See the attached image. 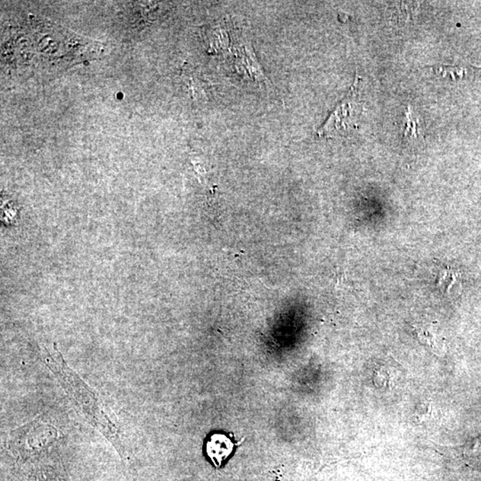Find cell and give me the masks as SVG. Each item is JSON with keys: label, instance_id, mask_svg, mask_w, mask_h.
Returning <instances> with one entry per match:
<instances>
[{"label": "cell", "instance_id": "6da1fadb", "mask_svg": "<svg viewBox=\"0 0 481 481\" xmlns=\"http://www.w3.org/2000/svg\"><path fill=\"white\" fill-rule=\"evenodd\" d=\"M45 364L55 374L63 390L69 400L74 404L76 409L88 420L89 425L100 432L119 452L120 457L125 454L120 437L119 426L109 409L86 382L79 377L77 372L66 364L58 350L56 354L45 350Z\"/></svg>", "mask_w": 481, "mask_h": 481}, {"label": "cell", "instance_id": "7a4b0ae2", "mask_svg": "<svg viewBox=\"0 0 481 481\" xmlns=\"http://www.w3.org/2000/svg\"><path fill=\"white\" fill-rule=\"evenodd\" d=\"M57 435L55 427L37 419L12 432L9 447L21 457H33L52 447Z\"/></svg>", "mask_w": 481, "mask_h": 481}, {"label": "cell", "instance_id": "3957f363", "mask_svg": "<svg viewBox=\"0 0 481 481\" xmlns=\"http://www.w3.org/2000/svg\"><path fill=\"white\" fill-rule=\"evenodd\" d=\"M359 79L356 74L354 84L348 93L338 103L326 123L318 129L317 135L320 138L342 135L356 127L362 109L359 101Z\"/></svg>", "mask_w": 481, "mask_h": 481}, {"label": "cell", "instance_id": "277c9868", "mask_svg": "<svg viewBox=\"0 0 481 481\" xmlns=\"http://www.w3.org/2000/svg\"><path fill=\"white\" fill-rule=\"evenodd\" d=\"M235 443L223 433L210 435L206 443V453L216 467H221L234 451Z\"/></svg>", "mask_w": 481, "mask_h": 481}, {"label": "cell", "instance_id": "5b68a950", "mask_svg": "<svg viewBox=\"0 0 481 481\" xmlns=\"http://www.w3.org/2000/svg\"><path fill=\"white\" fill-rule=\"evenodd\" d=\"M417 337L423 345L432 350L434 354L442 356L445 352L444 340L439 336L438 330L432 324H419L415 326Z\"/></svg>", "mask_w": 481, "mask_h": 481}, {"label": "cell", "instance_id": "8992f818", "mask_svg": "<svg viewBox=\"0 0 481 481\" xmlns=\"http://www.w3.org/2000/svg\"><path fill=\"white\" fill-rule=\"evenodd\" d=\"M404 138L407 139H419V123L410 108L407 111L406 119L404 123Z\"/></svg>", "mask_w": 481, "mask_h": 481}, {"label": "cell", "instance_id": "52a82bcc", "mask_svg": "<svg viewBox=\"0 0 481 481\" xmlns=\"http://www.w3.org/2000/svg\"><path fill=\"white\" fill-rule=\"evenodd\" d=\"M432 68L436 74L441 76L442 78H450L454 81L464 78L465 73L464 67L457 65H439L433 66Z\"/></svg>", "mask_w": 481, "mask_h": 481}, {"label": "cell", "instance_id": "ba28073f", "mask_svg": "<svg viewBox=\"0 0 481 481\" xmlns=\"http://www.w3.org/2000/svg\"><path fill=\"white\" fill-rule=\"evenodd\" d=\"M434 413H433V407L429 402H425L418 404L415 411V417L416 420L420 423H427L428 420L432 419Z\"/></svg>", "mask_w": 481, "mask_h": 481}, {"label": "cell", "instance_id": "9c48e42d", "mask_svg": "<svg viewBox=\"0 0 481 481\" xmlns=\"http://www.w3.org/2000/svg\"><path fill=\"white\" fill-rule=\"evenodd\" d=\"M468 451L469 452H476L481 450V438H478L475 441H471L468 445Z\"/></svg>", "mask_w": 481, "mask_h": 481}]
</instances>
